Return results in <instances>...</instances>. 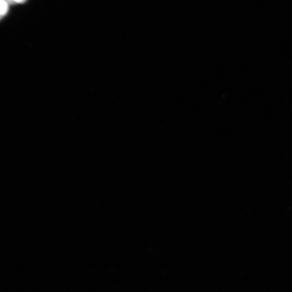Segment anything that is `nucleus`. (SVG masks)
Masks as SVG:
<instances>
[{"mask_svg": "<svg viewBox=\"0 0 292 292\" xmlns=\"http://www.w3.org/2000/svg\"><path fill=\"white\" fill-rule=\"evenodd\" d=\"M14 4H23L25 3L27 0H12Z\"/></svg>", "mask_w": 292, "mask_h": 292, "instance_id": "f03ea898", "label": "nucleus"}, {"mask_svg": "<svg viewBox=\"0 0 292 292\" xmlns=\"http://www.w3.org/2000/svg\"><path fill=\"white\" fill-rule=\"evenodd\" d=\"M0 6H1L0 15H1V18H2L8 12L9 4L5 2V0H1V2H0Z\"/></svg>", "mask_w": 292, "mask_h": 292, "instance_id": "f257e3e1", "label": "nucleus"}]
</instances>
